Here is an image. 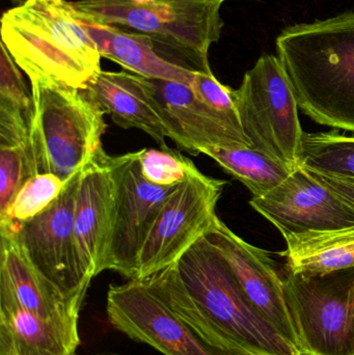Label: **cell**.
I'll return each instance as SVG.
<instances>
[{
  "label": "cell",
  "instance_id": "obj_18",
  "mask_svg": "<svg viewBox=\"0 0 354 355\" xmlns=\"http://www.w3.org/2000/svg\"><path fill=\"white\" fill-rule=\"evenodd\" d=\"M78 320H53L0 306V355H76Z\"/></svg>",
  "mask_w": 354,
  "mask_h": 355
},
{
  "label": "cell",
  "instance_id": "obj_12",
  "mask_svg": "<svg viewBox=\"0 0 354 355\" xmlns=\"http://www.w3.org/2000/svg\"><path fill=\"white\" fill-rule=\"evenodd\" d=\"M249 205L285 237L354 227V211L330 188L299 166L278 187Z\"/></svg>",
  "mask_w": 354,
  "mask_h": 355
},
{
  "label": "cell",
  "instance_id": "obj_21",
  "mask_svg": "<svg viewBox=\"0 0 354 355\" xmlns=\"http://www.w3.org/2000/svg\"><path fill=\"white\" fill-rule=\"evenodd\" d=\"M200 154L212 158L227 174L240 181L253 198L265 196L293 172L282 162L254 148H207L202 149Z\"/></svg>",
  "mask_w": 354,
  "mask_h": 355
},
{
  "label": "cell",
  "instance_id": "obj_3",
  "mask_svg": "<svg viewBox=\"0 0 354 355\" xmlns=\"http://www.w3.org/2000/svg\"><path fill=\"white\" fill-rule=\"evenodd\" d=\"M1 43L30 79L85 89L101 54L67 0H25L1 18Z\"/></svg>",
  "mask_w": 354,
  "mask_h": 355
},
{
  "label": "cell",
  "instance_id": "obj_16",
  "mask_svg": "<svg viewBox=\"0 0 354 355\" xmlns=\"http://www.w3.org/2000/svg\"><path fill=\"white\" fill-rule=\"evenodd\" d=\"M0 306L53 320H78L83 298L62 293L31 264L14 236L0 231Z\"/></svg>",
  "mask_w": 354,
  "mask_h": 355
},
{
  "label": "cell",
  "instance_id": "obj_19",
  "mask_svg": "<svg viewBox=\"0 0 354 355\" xmlns=\"http://www.w3.org/2000/svg\"><path fill=\"white\" fill-rule=\"evenodd\" d=\"M81 22L95 42L102 58H108L133 74L145 78L180 81L191 85L195 72L160 56L150 37L109 25Z\"/></svg>",
  "mask_w": 354,
  "mask_h": 355
},
{
  "label": "cell",
  "instance_id": "obj_20",
  "mask_svg": "<svg viewBox=\"0 0 354 355\" xmlns=\"http://www.w3.org/2000/svg\"><path fill=\"white\" fill-rule=\"evenodd\" d=\"M289 271L318 275L354 267V227L310 231L285 237Z\"/></svg>",
  "mask_w": 354,
  "mask_h": 355
},
{
  "label": "cell",
  "instance_id": "obj_28",
  "mask_svg": "<svg viewBox=\"0 0 354 355\" xmlns=\"http://www.w3.org/2000/svg\"><path fill=\"white\" fill-rule=\"evenodd\" d=\"M318 181L330 188L337 196L354 211V179L321 174L315 171L308 170Z\"/></svg>",
  "mask_w": 354,
  "mask_h": 355
},
{
  "label": "cell",
  "instance_id": "obj_27",
  "mask_svg": "<svg viewBox=\"0 0 354 355\" xmlns=\"http://www.w3.org/2000/svg\"><path fill=\"white\" fill-rule=\"evenodd\" d=\"M189 87L195 95L210 107L227 114L233 119H238L234 99V89L222 85L214 76L213 73L195 72Z\"/></svg>",
  "mask_w": 354,
  "mask_h": 355
},
{
  "label": "cell",
  "instance_id": "obj_22",
  "mask_svg": "<svg viewBox=\"0 0 354 355\" xmlns=\"http://www.w3.org/2000/svg\"><path fill=\"white\" fill-rule=\"evenodd\" d=\"M301 166L321 174L354 179V137L337 131L303 133Z\"/></svg>",
  "mask_w": 354,
  "mask_h": 355
},
{
  "label": "cell",
  "instance_id": "obj_26",
  "mask_svg": "<svg viewBox=\"0 0 354 355\" xmlns=\"http://www.w3.org/2000/svg\"><path fill=\"white\" fill-rule=\"evenodd\" d=\"M0 54V105L18 108L30 116L33 96L28 91L19 67L1 43Z\"/></svg>",
  "mask_w": 354,
  "mask_h": 355
},
{
  "label": "cell",
  "instance_id": "obj_25",
  "mask_svg": "<svg viewBox=\"0 0 354 355\" xmlns=\"http://www.w3.org/2000/svg\"><path fill=\"white\" fill-rule=\"evenodd\" d=\"M139 164L147 181L164 187L179 185L191 175L199 172L189 158L170 148L141 150Z\"/></svg>",
  "mask_w": 354,
  "mask_h": 355
},
{
  "label": "cell",
  "instance_id": "obj_13",
  "mask_svg": "<svg viewBox=\"0 0 354 355\" xmlns=\"http://www.w3.org/2000/svg\"><path fill=\"white\" fill-rule=\"evenodd\" d=\"M168 139L180 150L199 155L202 149L251 148L238 119H233L208 104L180 81L149 78Z\"/></svg>",
  "mask_w": 354,
  "mask_h": 355
},
{
  "label": "cell",
  "instance_id": "obj_2",
  "mask_svg": "<svg viewBox=\"0 0 354 355\" xmlns=\"http://www.w3.org/2000/svg\"><path fill=\"white\" fill-rule=\"evenodd\" d=\"M276 45L303 114L354 132V12L291 25Z\"/></svg>",
  "mask_w": 354,
  "mask_h": 355
},
{
  "label": "cell",
  "instance_id": "obj_31",
  "mask_svg": "<svg viewBox=\"0 0 354 355\" xmlns=\"http://www.w3.org/2000/svg\"><path fill=\"white\" fill-rule=\"evenodd\" d=\"M232 355H256L251 354H245V352H230Z\"/></svg>",
  "mask_w": 354,
  "mask_h": 355
},
{
  "label": "cell",
  "instance_id": "obj_5",
  "mask_svg": "<svg viewBox=\"0 0 354 355\" xmlns=\"http://www.w3.org/2000/svg\"><path fill=\"white\" fill-rule=\"evenodd\" d=\"M31 149L37 174L70 179L103 149L104 112L81 89L30 79Z\"/></svg>",
  "mask_w": 354,
  "mask_h": 355
},
{
  "label": "cell",
  "instance_id": "obj_29",
  "mask_svg": "<svg viewBox=\"0 0 354 355\" xmlns=\"http://www.w3.org/2000/svg\"><path fill=\"white\" fill-rule=\"evenodd\" d=\"M89 355H125V354H116V352H99V354H89Z\"/></svg>",
  "mask_w": 354,
  "mask_h": 355
},
{
  "label": "cell",
  "instance_id": "obj_24",
  "mask_svg": "<svg viewBox=\"0 0 354 355\" xmlns=\"http://www.w3.org/2000/svg\"><path fill=\"white\" fill-rule=\"evenodd\" d=\"M35 175L30 141L0 145V215L6 213L21 187Z\"/></svg>",
  "mask_w": 354,
  "mask_h": 355
},
{
  "label": "cell",
  "instance_id": "obj_7",
  "mask_svg": "<svg viewBox=\"0 0 354 355\" xmlns=\"http://www.w3.org/2000/svg\"><path fill=\"white\" fill-rule=\"evenodd\" d=\"M284 284L301 355H354V267Z\"/></svg>",
  "mask_w": 354,
  "mask_h": 355
},
{
  "label": "cell",
  "instance_id": "obj_10",
  "mask_svg": "<svg viewBox=\"0 0 354 355\" xmlns=\"http://www.w3.org/2000/svg\"><path fill=\"white\" fill-rule=\"evenodd\" d=\"M106 313L114 329L164 355H232L204 341L145 277L110 285Z\"/></svg>",
  "mask_w": 354,
  "mask_h": 355
},
{
  "label": "cell",
  "instance_id": "obj_15",
  "mask_svg": "<svg viewBox=\"0 0 354 355\" xmlns=\"http://www.w3.org/2000/svg\"><path fill=\"white\" fill-rule=\"evenodd\" d=\"M112 156L104 149L82 168L76 207L75 239L83 270L93 279L106 270L112 217L114 179Z\"/></svg>",
  "mask_w": 354,
  "mask_h": 355
},
{
  "label": "cell",
  "instance_id": "obj_30",
  "mask_svg": "<svg viewBox=\"0 0 354 355\" xmlns=\"http://www.w3.org/2000/svg\"><path fill=\"white\" fill-rule=\"evenodd\" d=\"M10 1H12V3L16 4V6H20V4H22L25 0H10Z\"/></svg>",
  "mask_w": 354,
  "mask_h": 355
},
{
  "label": "cell",
  "instance_id": "obj_1",
  "mask_svg": "<svg viewBox=\"0 0 354 355\" xmlns=\"http://www.w3.org/2000/svg\"><path fill=\"white\" fill-rule=\"evenodd\" d=\"M145 279L204 341L228 352L301 355L254 308L206 236L176 263Z\"/></svg>",
  "mask_w": 354,
  "mask_h": 355
},
{
  "label": "cell",
  "instance_id": "obj_17",
  "mask_svg": "<svg viewBox=\"0 0 354 355\" xmlns=\"http://www.w3.org/2000/svg\"><path fill=\"white\" fill-rule=\"evenodd\" d=\"M81 91L104 114H109L118 126L143 131L161 149L168 148V129L149 78L127 72L102 70Z\"/></svg>",
  "mask_w": 354,
  "mask_h": 355
},
{
  "label": "cell",
  "instance_id": "obj_11",
  "mask_svg": "<svg viewBox=\"0 0 354 355\" xmlns=\"http://www.w3.org/2000/svg\"><path fill=\"white\" fill-rule=\"evenodd\" d=\"M114 217L106 270L139 277V257L164 202L177 186L150 183L141 174L139 151L112 156Z\"/></svg>",
  "mask_w": 354,
  "mask_h": 355
},
{
  "label": "cell",
  "instance_id": "obj_23",
  "mask_svg": "<svg viewBox=\"0 0 354 355\" xmlns=\"http://www.w3.org/2000/svg\"><path fill=\"white\" fill-rule=\"evenodd\" d=\"M66 182L50 173L37 174L29 179L6 213L0 215V229L25 223L47 210L62 193Z\"/></svg>",
  "mask_w": 354,
  "mask_h": 355
},
{
  "label": "cell",
  "instance_id": "obj_6",
  "mask_svg": "<svg viewBox=\"0 0 354 355\" xmlns=\"http://www.w3.org/2000/svg\"><path fill=\"white\" fill-rule=\"evenodd\" d=\"M234 99L254 149L294 171L301 166L303 131L290 79L274 55H262L247 71Z\"/></svg>",
  "mask_w": 354,
  "mask_h": 355
},
{
  "label": "cell",
  "instance_id": "obj_14",
  "mask_svg": "<svg viewBox=\"0 0 354 355\" xmlns=\"http://www.w3.org/2000/svg\"><path fill=\"white\" fill-rule=\"evenodd\" d=\"M206 237L228 263L254 308L291 344L299 337L289 311L284 279L266 252L247 243L216 217Z\"/></svg>",
  "mask_w": 354,
  "mask_h": 355
},
{
  "label": "cell",
  "instance_id": "obj_8",
  "mask_svg": "<svg viewBox=\"0 0 354 355\" xmlns=\"http://www.w3.org/2000/svg\"><path fill=\"white\" fill-rule=\"evenodd\" d=\"M82 170L67 180L57 200L41 214L8 229L44 277L69 297L83 298L91 285L75 239V207Z\"/></svg>",
  "mask_w": 354,
  "mask_h": 355
},
{
  "label": "cell",
  "instance_id": "obj_9",
  "mask_svg": "<svg viewBox=\"0 0 354 355\" xmlns=\"http://www.w3.org/2000/svg\"><path fill=\"white\" fill-rule=\"evenodd\" d=\"M227 184L199 171L175 188L143 244L137 279L174 264L207 235L218 217L216 206Z\"/></svg>",
  "mask_w": 354,
  "mask_h": 355
},
{
  "label": "cell",
  "instance_id": "obj_4",
  "mask_svg": "<svg viewBox=\"0 0 354 355\" xmlns=\"http://www.w3.org/2000/svg\"><path fill=\"white\" fill-rule=\"evenodd\" d=\"M226 0H75V16L150 37L168 62L211 74L209 50L222 35Z\"/></svg>",
  "mask_w": 354,
  "mask_h": 355
}]
</instances>
